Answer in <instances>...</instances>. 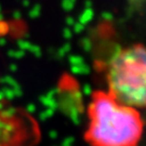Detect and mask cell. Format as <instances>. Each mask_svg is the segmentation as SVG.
<instances>
[{
  "mask_svg": "<svg viewBox=\"0 0 146 146\" xmlns=\"http://www.w3.org/2000/svg\"><path fill=\"white\" fill-rule=\"evenodd\" d=\"M84 139L91 146H137L143 119L136 108L120 103L108 92H95L88 108Z\"/></svg>",
  "mask_w": 146,
  "mask_h": 146,
  "instance_id": "obj_1",
  "label": "cell"
},
{
  "mask_svg": "<svg viewBox=\"0 0 146 146\" xmlns=\"http://www.w3.org/2000/svg\"><path fill=\"white\" fill-rule=\"evenodd\" d=\"M40 131L26 110L0 102V146H36Z\"/></svg>",
  "mask_w": 146,
  "mask_h": 146,
  "instance_id": "obj_3",
  "label": "cell"
},
{
  "mask_svg": "<svg viewBox=\"0 0 146 146\" xmlns=\"http://www.w3.org/2000/svg\"><path fill=\"white\" fill-rule=\"evenodd\" d=\"M106 79L108 93L133 108H146V48L120 50L110 60Z\"/></svg>",
  "mask_w": 146,
  "mask_h": 146,
  "instance_id": "obj_2",
  "label": "cell"
}]
</instances>
